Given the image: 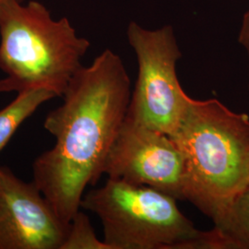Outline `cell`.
<instances>
[{
  "label": "cell",
  "instance_id": "ba28073f",
  "mask_svg": "<svg viewBox=\"0 0 249 249\" xmlns=\"http://www.w3.org/2000/svg\"><path fill=\"white\" fill-rule=\"evenodd\" d=\"M50 89L35 88L18 92L17 97L0 110V152L9 143L27 118L32 116L43 104L56 98Z\"/></svg>",
  "mask_w": 249,
  "mask_h": 249
},
{
  "label": "cell",
  "instance_id": "7c38bea8",
  "mask_svg": "<svg viewBox=\"0 0 249 249\" xmlns=\"http://www.w3.org/2000/svg\"><path fill=\"white\" fill-rule=\"evenodd\" d=\"M24 0H0V9L12 2H22Z\"/></svg>",
  "mask_w": 249,
  "mask_h": 249
},
{
  "label": "cell",
  "instance_id": "7a4b0ae2",
  "mask_svg": "<svg viewBox=\"0 0 249 249\" xmlns=\"http://www.w3.org/2000/svg\"><path fill=\"white\" fill-rule=\"evenodd\" d=\"M184 159L183 199L215 221L249 187V116L187 97L170 136Z\"/></svg>",
  "mask_w": 249,
  "mask_h": 249
},
{
  "label": "cell",
  "instance_id": "9c48e42d",
  "mask_svg": "<svg viewBox=\"0 0 249 249\" xmlns=\"http://www.w3.org/2000/svg\"><path fill=\"white\" fill-rule=\"evenodd\" d=\"M230 249H249V187L213 221Z\"/></svg>",
  "mask_w": 249,
  "mask_h": 249
},
{
  "label": "cell",
  "instance_id": "8992f818",
  "mask_svg": "<svg viewBox=\"0 0 249 249\" xmlns=\"http://www.w3.org/2000/svg\"><path fill=\"white\" fill-rule=\"evenodd\" d=\"M104 174L183 199L184 159L170 136L124 119Z\"/></svg>",
  "mask_w": 249,
  "mask_h": 249
},
{
  "label": "cell",
  "instance_id": "8fae6325",
  "mask_svg": "<svg viewBox=\"0 0 249 249\" xmlns=\"http://www.w3.org/2000/svg\"><path fill=\"white\" fill-rule=\"evenodd\" d=\"M238 42L240 45L246 49L248 56H249V9L245 13L242 26H241L240 33L238 36Z\"/></svg>",
  "mask_w": 249,
  "mask_h": 249
},
{
  "label": "cell",
  "instance_id": "277c9868",
  "mask_svg": "<svg viewBox=\"0 0 249 249\" xmlns=\"http://www.w3.org/2000/svg\"><path fill=\"white\" fill-rule=\"evenodd\" d=\"M177 201L155 188L108 178L83 196L80 209L98 216L111 249H179L198 230Z\"/></svg>",
  "mask_w": 249,
  "mask_h": 249
},
{
  "label": "cell",
  "instance_id": "3957f363",
  "mask_svg": "<svg viewBox=\"0 0 249 249\" xmlns=\"http://www.w3.org/2000/svg\"><path fill=\"white\" fill-rule=\"evenodd\" d=\"M89 46L41 2L9 3L0 9V93L45 88L62 97Z\"/></svg>",
  "mask_w": 249,
  "mask_h": 249
},
{
  "label": "cell",
  "instance_id": "30bf717a",
  "mask_svg": "<svg viewBox=\"0 0 249 249\" xmlns=\"http://www.w3.org/2000/svg\"><path fill=\"white\" fill-rule=\"evenodd\" d=\"M61 249H111L105 241L99 240L89 218L79 211L72 218Z\"/></svg>",
  "mask_w": 249,
  "mask_h": 249
},
{
  "label": "cell",
  "instance_id": "5b68a950",
  "mask_svg": "<svg viewBox=\"0 0 249 249\" xmlns=\"http://www.w3.org/2000/svg\"><path fill=\"white\" fill-rule=\"evenodd\" d=\"M127 40L138 61V79L126 114L137 124L171 136L187 107L177 64L182 53L172 26L149 30L131 22Z\"/></svg>",
  "mask_w": 249,
  "mask_h": 249
},
{
  "label": "cell",
  "instance_id": "6da1fadb",
  "mask_svg": "<svg viewBox=\"0 0 249 249\" xmlns=\"http://www.w3.org/2000/svg\"><path fill=\"white\" fill-rule=\"evenodd\" d=\"M131 93L121 57L106 49L90 65L80 67L62 95V105L45 117L44 127L55 143L34 161L33 182L64 223L70 224L86 187L104 175Z\"/></svg>",
  "mask_w": 249,
  "mask_h": 249
},
{
  "label": "cell",
  "instance_id": "52a82bcc",
  "mask_svg": "<svg viewBox=\"0 0 249 249\" xmlns=\"http://www.w3.org/2000/svg\"><path fill=\"white\" fill-rule=\"evenodd\" d=\"M69 226L34 182L0 166V249H61Z\"/></svg>",
  "mask_w": 249,
  "mask_h": 249
}]
</instances>
